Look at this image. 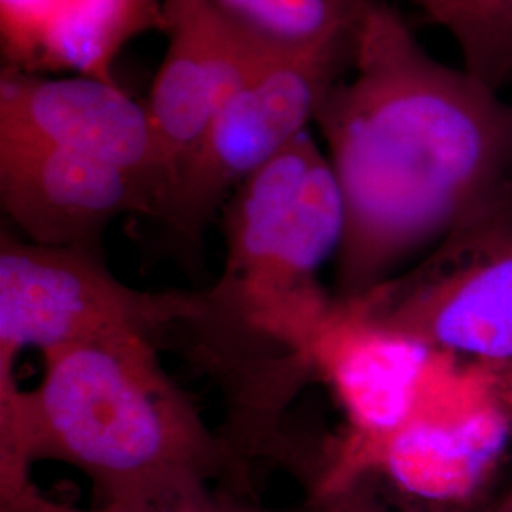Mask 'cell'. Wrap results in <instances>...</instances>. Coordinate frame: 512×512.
I'll use <instances>...</instances> for the list:
<instances>
[{
  "label": "cell",
  "mask_w": 512,
  "mask_h": 512,
  "mask_svg": "<svg viewBox=\"0 0 512 512\" xmlns=\"http://www.w3.org/2000/svg\"><path fill=\"white\" fill-rule=\"evenodd\" d=\"M313 122L344 202L338 300L382 285L512 181L511 105L427 54L384 0H368L348 71Z\"/></svg>",
  "instance_id": "6da1fadb"
},
{
  "label": "cell",
  "mask_w": 512,
  "mask_h": 512,
  "mask_svg": "<svg viewBox=\"0 0 512 512\" xmlns=\"http://www.w3.org/2000/svg\"><path fill=\"white\" fill-rule=\"evenodd\" d=\"M344 222L329 156L304 131L224 203V270L177 327L224 395L219 431L232 452L245 465L274 459L304 484L313 465L283 420L315 374L313 348L334 304L317 274L338 253Z\"/></svg>",
  "instance_id": "7a4b0ae2"
},
{
  "label": "cell",
  "mask_w": 512,
  "mask_h": 512,
  "mask_svg": "<svg viewBox=\"0 0 512 512\" xmlns=\"http://www.w3.org/2000/svg\"><path fill=\"white\" fill-rule=\"evenodd\" d=\"M40 384L0 410V512H82L33 478L52 459L92 482L93 509L141 511L247 484L249 465L167 374L158 340L110 334L42 353Z\"/></svg>",
  "instance_id": "3957f363"
},
{
  "label": "cell",
  "mask_w": 512,
  "mask_h": 512,
  "mask_svg": "<svg viewBox=\"0 0 512 512\" xmlns=\"http://www.w3.org/2000/svg\"><path fill=\"white\" fill-rule=\"evenodd\" d=\"M340 302L366 323L442 355L512 361V181L410 272Z\"/></svg>",
  "instance_id": "277c9868"
},
{
  "label": "cell",
  "mask_w": 512,
  "mask_h": 512,
  "mask_svg": "<svg viewBox=\"0 0 512 512\" xmlns=\"http://www.w3.org/2000/svg\"><path fill=\"white\" fill-rule=\"evenodd\" d=\"M196 313V293H150L110 274L101 251L57 249L0 232V378L16 376L21 351L110 334L154 340Z\"/></svg>",
  "instance_id": "5b68a950"
},
{
  "label": "cell",
  "mask_w": 512,
  "mask_h": 512,
  "mask_svg": "<svg viewBox=\"0 0 512 512\" xmlns=\"http://www.w3.org/2000/svg\"><path fill=\"white\" fill-rule=\"evenodd\" d=\"M355 35L277 52L220 107L162 219L177 238L200 245L239 184L308 131L323 97L348 71Z\"/></svg>",
  "instance_id": "8992f818"
},
{
  "label": "cell",
  "mask_w": 512,
  "mask_h": 512,
  "mask_svg": "<svg viewBox=\"0 0 512 512\" xmlns=\"http://www.w3.org/2000/svg\"><path fill=\"white\" fill-rule=\"evenodd\" d=\"M444 355L361 319L334 300L313 348L315 376L338 395L351 433L325 459L311 499L363 480L374 452L416 420Z\"/></svg>",
  "instance_id": "52a82bcc"
},
{
  "label": "cell",
  "mask_w": 512,
  "mask_h": 512,
  "mask_svg": "<svg viewBox=\"0 0 512 512\" xmlns=\"http://www.w3.org/2000/svg\"><path fill=\"white\" fill-rule=\"evenodd\" d=\"M164 18L167 50L145 105L169 175L167 211L220 107L281 50L209 0H164Z\"/></svg>",
  "instance_id": "ba28073f"
},
{
  "label": "cell",
  "mask_w": 512,
  "mask_h": 512,
  "mask_svg": "<svg viewBox=\"0 0 512 512\" xmlns=\"http://www.w3.org/2000/svg\"><path fill=\"white\" fill-rule=\"evenodd\" d=\"M0 137L37 141L120 167L148 184L164 215L169 175L147 105L116 82L2 69Z\"/></svg>",
  "instance_id": "9c48e42d"
},
{
  "label": "cell",
  "mask_w": 512,
  "mask_h": 512,
  "mask_svg": "<svg viewBox=\"0 0 512 512\" xmlns=\"http://www.w3.org/2000/svg\"><path fill=\"white\" fill-rule=\"evenodd\" d=\"M0 203L23 238L57 249L101 251L110 222L160 215L156 192L128 171L8 137H0Z\"/></svg>",
  "instance_id": "30bf717a"
},
{
  "label": "cell",
  "mask_w": 512,
  "mask_h": 512,
  "mask_svg": "<svg viewBox=\"0 0 512 512\" xmlns=\"http://www.w3.org/2000/svg\"><path fill=\"white\" fill-rule=\"evenodd\" d=\"M152 29L164 33V0H0L2 69L116 82V57Z\"/></svg>",
  "instance_id": "8fae6325"
},
{
  "label": "cell",
  "mask_w": 512,
  "mask_h": 512,
  "mask_svg": "<svg viewBox=\"0 0 512 512\" xmlns=\"http://www.w3.org/2000/svg\"><path fill=\"white\" fill-rule=\"evenodd\" d=\"M220 14L277 50L353 37L368 0H209Z\"/></svg>",
  "instance_id": "7c38bea8"
},
{
  "label": "cell",
  "mask_w": 512,
  "mask_h": 512,
  "mask_svg": "<svg viewBox=\"0 0 512 512\" xmlns=\"http://www.w3.org/2000/svg\"><path fill=\"white\" fill-rule=\"evenodd\" d=\"M458 44L463 69L495 92L512 78V0H410Z\"/></svg>",
  "instance_id": "4fadbf2b"
},
{
  "label": "cell",
  "mask_w": 512,
  "mask_h": 512,
  "mask_svg": "<svg viewBox=\"0 0 512 512\" xmlns=\"http://www.w3.org/2000/svg\"><path fill=\"white\" fill-rule=\"evenodd\" d=\"M378 492H376V478H365L359 480L357 484L349 486L348 490L340 494L329 495V497H319L311 499L310 505L298 511L283 512H372L374 505L378 501ZM84 512H275L262 511L256 507H245V505H236L230 501H224L211 494L198 495V497H188L181 499L169 505L162 507H152V509H141V511H107V509H84Z\"/></svg>",
  "instance_id": "5bb4252c"
},
{
  "label": "cell",
  "mask_w": 512,
  "mask_h": 512,
  "mask_svg": "<svg viewBox=\"0 0 512 512\" xmlns=\"http://www.w3.org/2000/svg\"><path fill=\"white\" fill-rule=\"evenodd\" d=\"M372 512H463L456 511V509H442V507H433V505H423V503H418V501H410V503H404V505H399V507H389L385 501H382L380 497H378V501H376V505H374V511ZM471 512V511H465Z\"/></svg>",
  "instance_id": "9a60e30c"
},
{
  "label": "cell",
  "mask_w": 512,
  "mask_h": 512,
  "mask_svg": "<svg viewBox=\"0 0 512 512\" xmlns=\"http://www.w3.org/2000/svg\"><path fill=\"white\" fill-rule=\"evenodd\" d=\"M471 512H512V488L509 492L499 495L492 503L482 505V507H478V509Z\"/></svg>",
  "instance_id": "2e32d148"
}]
</instances>
